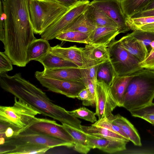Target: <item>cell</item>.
<instances>
[{"instance_id":"cell-1","label":"cell","mask_w":154,"mask_h":154,"mask_svg":"<svg viewBox=\"0 0 154 154\" xmlns=\"http://www.w3.org/2000/svg\"><path fill=\"white\" fill-rule=\"evenodd\" d=\"M4 13L5 53L13 65L23 67L28 63L27 51L36 39L31 23L30 0H1Z\"/></svg>"},{"instance_id":"cell-2","label":"cell","mask_w":154,"mask_h":154,"mask_svg":"<svg viewBox=\"0 0 154 154\" xmlns=\"http://www.w3.org/2000/svg\"><path fill=\"white\" fill-rule=\"evenodd\" d=\"M1 88L25 103L40 114L81 129V122L64 108L53 103L46 93L22 76L0 74Z\"/></svg>"},{"instance_id":"cell-3","label":"cell","mask_w":154,"mask_h":154,"mask_svg":"<svg viewBox=\"0 0 154 154\" xmlns=\"http://www.w3.org/2000/svg\"><path fill=\"white\" fill-rule=\"evenodd\" d=\"M154 99V70L143 68L129 82L123 96L122 107L130 111L151 103Z\"/></svg>"},{"instance_id":"cell-4","label":"cell","mask_w":154,"mask_h":154,"mask_svg":"<svg viewBox=\"0 0 154 154\" xmlns=\"http://www.w3.org/2000/svg\"><path fill=\"white\" fill-rule=\"evenodd\" d=\"M72 6H65L57 0H30V20L34 33L41 35Z\"/></svg>"},{"instance_id":"cell-5","label":"cell","mask_w":154,"mask_h":154,"mask_svg":"<svg viewBox=\"0 0 154 154\" xmlns=\"http://www.w3.org/2000/svg\"><path fill=\"white\" fill-rule=\"evenodd\" d=\"M14 97L12 106H0V122L8 124L16 131L28 125L40 113Z\"/></svg>"},{"instance_id":"cell-6","label":"cell","mask_w":154,"mask_h":154,"mask_svg":"<svg viewBox=\"0 0 154 154\" xmlns=\"http://www.w3.org/2000/svg\"><path fill=\"white\" fill-rule=\"evenodd\" d=\"M109 60L118 76L129 75L143 69L140 62L114 40L107 47Z\"/></svg>"},{"instance_id":"cell-7","label":"cell","mask_w":154,"mask_h":154,"mask_svg":"<svg viewBox=\"0 0 154 154\" xmlns=\"http://www.w3.org/2000/svg\"><path fill=\"white\" fill-rule=\"evenodd\" d=\"M5 138V143L0 145L1 151L2 153L16 146L26 144L43 145L51 148L61 146L72 147L74 146L72 143L33 133L22 132L14 134L11 137Z\"/></svg>"},{"instance_id":"cell-8","label":"cell","mask_w":154,"mask_h":154,"mask_svg":"<svg viewBox=\"0 0 154 154\" xmlns=\"http://www.w3.org/2000/svg\"><path fill=\"white\" fill-rule=\"evenodd\" d=\"M22 132L39 134L74 144L73 138L62 125L49 119L35 117L28 125L15 132L14 134Z\"/></svg>"},{"instance_id":"cell-9","label":"cell","mask_w":154,"mask_h":154,"mask_svg":"<svg viewBox=\"0 0 154 154\" xmlns=\"http://www.w3.org/2000/svg\"><path fill=\"white\" fill-rule=\"evenodd\" d=\"M35 76L40 84L49 91L69 98H76L79 93L85 88L82 82L54 78L44 75L42 71H36Z\"/></svg>"},{"instance_id":"cell-10","label":"cell","mask_w":154,"mask_h":154,"mask_svg":"<svg viewBox=\"0 0 154 154\" xmlns=\"http://www.w3.org/2000/svg\"><path fill=\"white\" fill-rule=\"evenodd\" d=\"M90 2L88 0H78L62 17L41 34V38L47 41L55 38L76 18L84 12Z\"/></svg>"},{"instance_id":"cell-11","label":"cell","mask_w":154,"mask_h":154,"mask_svg":"<svg viewBox=\"0 0 154 154\" xmlns=\"http://www.w3.org/2000/svg\"><path fill=\"white\" fill-rule=\"evenodd\" d=\"M95 106V113L99 119L106 117L111 120L113 118L112 112L118 104L109 86L103 81H97Z\"/></svg>"},{"instance_id":"cell-12","label":"cell","mask_w":154,"mask_h":154,"mask_svg":"<svg viewBox=\"0 0 154 154\" xmlns=\"http://www.w3.org/2000/svg\"><path fill=\"white\" fill-rule=\"evenodd\" d=\"M89 4L106 14L115 22L120 29L121 33L130 29L127 25L126 18L118 0H93Z\"/></svg>"},{"instance_id":"cell-13","label":"cell","mask_w":154,"mask_h":154,"mask_svg":"<svg viewBox=\"0 0 154 154\" xmlns=\"http://www.w3.org/2000/svg\"><path fill=\"white\" fill-rule=\"evenodd\" d=\"M107 47L93 44L86 45L83 48L82 51L84 68H88L100 65L109 60Z\"/></svg>"},{"instance_id":"cell-14","label":"cell","mask_w":154,"mask_h":154,"mask_svg":"<svg viewBox=\"0 0 154 154\" xmlns=\"http://www.w3.org/2000/svg\"><path fill=\"white\" fill-rule=\"evenodd\" d=\"M88 144L91 149L97 148L109 153H114L126 149L128 142L114 140L86 133Z\"/></svg>"},{"instance_id":"cell-15","label":"cell","mask_w":154,"mask_h":154,"mask_svg":"<svg viewBox=\"0 0 154 154\" xmlns=\"http://www.w3.org/2000/svg\"><path fill=\"white\" fill-rule=\"evenodd\" d=\"M118 41L122 47L138 59L140 63L149 55L147 49L142 42L129 34L122 37Z\"/></svg>"},{"instance_id":"cell-16","label":"cell","mask_w":154,"mask_h":154,"mask_svg":"<svg viewBox=\"0 0 154 154\" xmlns=\"http://www.w3.org/2000/svg\"><path fill=\"white\" fill-rule=\"evenodd\" d=\"M82 50L83 48L78 47L76 45L64 48L57 45L53 47H51L49 52L74 63L81 69L84 67Z\"/></svg>"},{"instance_id":"cell-17","label":"cell","mask_w":154,"mask_h":154,"mask_svg":"<svg viewBox=\"0 0 154 154\" xmlns=\"http://www.w3.org/2000/svg\"><path fill=\"white\" fill-rule=\"evenodd\" d=\"M119 27L104 26L96 27L89 36L90 44L108 46L116 37L120 33Z\"/></svg>"},{"instance_id":"cell-18","label":"cell","mask_w":154,"mask_h":154,"mask_svg":"<svg viewBox=\"0 0 154 154\" xmlns=\"http://www.w3.org/2000/svg\"><path fill=\"white\" fill-rule=\"evenodd\" d=\"M83 13L86 20L96 28L119 27L118 24L106 14L89 4Z\"/></svg>"},{"instance_id":"cell-19","label":"cell","mask_w":154,"mask_h":154,"mask_svg":"<svg viewBox=\"0 0 154 154\" xmlns=\"http://www.w3.org/2000/svg\"><path fill=\"white\" fill-rule=\"evenodd\" d=\"M46 75L62 80L82 82L80 68H65L54 69H45L42 71Z\"/></svg>"},{"instance_id":"cell-20","label":"cell","mask_w":154,"mask_h":154,"mask_svg":"<svg viewBox=\"0 0 154 154\" xmlns=\"http://www.w3.org/2000/svg\"><path fill=\"white\" fill-rule=\"evenodd\" d=\"M110 120L120 128L134 145L142 146L141 139L137 130L127 119L118 114L114 115Z\"/></svg>"},{"instance_id":"cell-21","label":"cell","mask_w":154,"mask_h":154,"mask_svg":"<svg viewBox=\"0 0 154 154\" xmlns=\"http://www.w3.org/2000/svg\"><path fill=\"white\" fill-rule=\"evenodd\" d=\"M62 125L74 139V149L82 154L88 153L91 148L88 143L86 133L66 124L62 123Z\"/></svg>"},{"instance_id":"cell-22","label":"cell","mask_w":154,"mask_h":154,"mask_svg":"<svg viewBox=\"0 0 154 154\" xmlns=\"http://www.w3.org/2000/svg\"><path fill=\"white\" fill-rule=\"evenodd\" d=\"M36 61L40 63L45 69L79 68L74 63L54 54L50 52Z\"/></svg>"},{"instance_id":"cell-23","label":"cell","mask_w":154,"mask_h":154,"mask_svg":"<svg viewBox=\"0 0 154 154\" xmlns=\"http://www.w3.org/2000/svg\"><path fill=\"white\" fill-rule=\"evenodd\" d=\"M136 72L127 76H117L109 86L118 106L122 107L124 94L129 82L134 76Z\"/></svg>"},{"instance_id":"cell-24","label":"cell","mask_w":154,"mask_h":154,"mask_svg":"<svg viewBox=\"0 0 154 154\" xmlns=\"http://www.w3.org/2000/svg\"><path fill=\"white\" fill-rule=\"evenodd\" d=\"M51 47L48 41L42 38L34 40L29 45L27 51L28 62L36 60L48 53Z\"/></svg>"},{"instance_id":"cell-25","label":"cell","mask_w":154,"mask_h":154,"mask_svg":"<svg viewBox=\"0 0 154 154\" xmlns=\"http://www.w3.org/2000/svg\"><path fill=\"white\" fill-rule=\"evenodd\" d=\"M81 130L86 133L102 137L112 140L129 142V140L122 135L106 128L91 125V126L81 125Z\"/></svg>"},{"instance_id":"cell-26","label":"cell","mask_w":154,"mask_h":154,"mask_svg":"<svg viewBox=\"0 0 154 154\" xmlns=\"http://www.w3.org/2000/svg\"><path fill=\"white\" fill-rule=\"evenodd\" d=\"M152 0H122L120 4L122 11L127 18L143 11Z\"/></svg>"},{"instance_id":"cell-27","label":"cell","mask_w":154,"mask_h":154,"mask_svg":"<svg viewBox=\"0 0 154 154\" xmlns=\"http://www.w3.org/2000/svg\"><path fill=\"white\" fill-rule=\"evenodd\" d=\"M50 148L43 145L26 144L16 146L3 154H44Z\"/></svg>"},{"instance_id":"cell-28","label":"cell","mask_w":154,"mask_h":154,"mask_svg":"<svg viewBox=\"0 0 154 154\" xmlns=\"http://www.w3.org/2000/svg\"><path fill=\"white\" fill-rule=\"evenodd\" d=\"M83 13L69 25L61 33L70 31H77L90 35L96 27L86 20Z\"/></svg>"},{"instance_id":"cell-29","label":"cell","mask_w":154,"mask_h":154,"mask_svg":"<svg viewBox=\"0 0 154 154\" xmlns=\"http://www.w3.org/2000/svg\"><path fill=\"white\" fill-rule=\"evenodd\" d=\"M117 76L110 60L100 64L97 72V80L104 82L110 86Z\"/></svg>"},{"instance_id":"cell-30","label":"cell","mask_w":154,"mask_h":154,"mask_svg":"<svg viewBox=\"0 0 154 154\" xmlns=\"http://www.w3.org/2000/svg\"><path fill=\"white\" fill-rule=\"evenodd\" d=\"M89 35L77 31H70L63 33L55 38L62 41L80 43L90 44Z\"/></svg>"},{"instance_id":"cell-31","label":"cell","mask_w":154,"mask_h":154,"mask_svg":"<svg viewBox=\"0 0 154 154\" xmlns=\"http://www.w3.org/2000/svg\"><path fill=\"white\" fill-rule=\"evenodd\" d=\"M82 82L88 90L90 97L91 106H95L96 97V85L90 77L86 68H81Z\"/></svg>"},{"instance_id":"cell-32","label":"cell","mask_w":154,"mask_h":154,"mask_svg":"<svg viewBox=\"0 0 154 154\" xmlns=\"http://www.w3.org/2000/svg\"><path fill=\"white\" fill-rule=\"evenodd\" d=\"M127 25L133 31L139 29L141 27L154 23V16L132 18H127Z\"/></svg>"},{"instance_id":"cell-33","label":"cell","mask_w":154,"mask_h":154,"mask_svg":"<svg viewBox=\"0 0 154 154\" xmlns=\"http://www.w3.org/2000/svg\"><path fill=\"white\" fill-rule=\"evenodd\" d=\"M129 34L140 41L147 49L149 53L151 49L150 44L154 40V32L137 30Z\"/></svg>"},{"instance_id":"cell-34","label":"cell","mask_w":154,"mask_h":154,"mask_svg":"<svg viewBox=\"0 0 154 154\" xmlns=\"http://www.w3.org/2000/svg\"><path fill=\"white\" fill-rule=\"evenodd\" d=\"M68 112L71 115L93 123L97 121L95 113L84 107Z\"/></svg>"},{"instance_id":"cell-35","label":"cell","mask_w":154,"mask_h":154,"mask_svg":"<svg viewBox=\"0 0 154 154\" xmlns=\"http://www.w3.org/2000/svg\"><path fill=\"white\" fill-rule=\"evenodd\" d=\"M91 125L106 128L122 135L129 140L127 136L118 126L114 124L110 120L106 117L99 119L98 120H97Z\"/></svg>"},{"instance_id":"cell-36","label":"cell","mask_w":154,"mask_h":154,"mask_svg":"<svg viewBox=\"0 0 154 154\" xmlns=\"http://www.w3.org/2000/svg\"><path fill=\"white\" fill-rule=\"evenodd\" d=\"M12 62L5 52H0V74L13 69Z\"/></svg>"},{"instance_id":"cell-37","label":"cell","mask_w":154,"mask_h":154,"mask_svg":"<svg viewBox=\"0 0 154 154\" xmlns=\"http://www.w3.org/2000/svg\"><path fill=\"white\" fill-rule=\"evenodd\" d=\"M76 98L82 101V104L85 106H91L89 93L85 88L82 90L78 94Z\"/></svg>"},{"instance_id":"cell-38","label":"cell","mask_w":154,"mask_h":154,"mask_svg":"<svg viewBox=\"0 0 154 154\" xmlns=\"http://www.w3.org/2000/svg\"><path fill=\"white\" fill-rule=\"evenodd\" d=\"M130 112L133 116L142 119L154 125V113Z\"/></svg>"},{"instance_id":"cell-39","label":"cell","mask_w":154,"mask_h":154,"mask_svg":"<svg viewBox=\"0 0 154 154\" xmlns=\"http://www.w3.org/2000/svg\"><path fill=\"white\" fill-rule=\"evenodd\" d=\"M143 68L154 70V51L143 61L140 63Z\"/></svg>"},{"instance_id":"cell-40","label":"cell","mask_w":154,"mask_h":154,"mask_svg":"<svg viewBox=\"0 0 154 154\" xmlns=\"http://www.w3.org/2000/svg\"><path fill=\"white\" fill-rule=\"evenodd\" d=\"M0 40L3 43L5 40L4 13L1 1H0Z\"/></svg>"},{"instance_id":"cell-41","label":"cell","mask_w":154,"mask_h":154,"mask_svg":"<svg viewBox=\"0 0 154 154\" xmlns=\"http://www.w3.org/2000/svg\"><path fill=\"white\" fill-rule=\"evenodd\" d=\"M99 65L94 66L91 67L86 68L87 69L90 78L93 82L96 84L97 83V72Z\"/></svg>"},{"instance_id":"cell-42","label":"cell","mask_w":154,"mask_h":154,"mask_svg":"<svg viewBox=\"0 0 154 154\" xmlns=\"http://www.w3.org/2000/svg\"><path fill=\"white\" fill-rule=\"evenodd\" d=\"M130 111L136 112H149L154 113V103H152L143 107L138 109L132 110Z\"/></svg>"},{"instance_id":"cell-43","label":"cell","mask_w":154,"mask_h":154,"mask_svg":"<svg viewBox=\"0 0 154 154\" xmlns=\"http://www.w3.org/2000/svg\"><path fill=\"white\" fill-rule=\"evenodd\" d=\"M150 16H154V9L141 11L135 14L131 18H136Z\"/></svg>"},{"instance_id":"cell-44","label":"cell","mask_w":154,"mask_h":154,"mask_svg":"<svg viewBox=\"0 0 154 154\" xmlns=\"http://www.w3.org/2000/svg\"><path fill=\"white\" fill-rule=\"evenodd\" d=\"M60 3L66 7H70L75 4L78 0H57Z\"/></svg>"},{"instance_id":"cell-45","label":"cell","mask_w":154,"mask_h":154,"mask_svg":"<svg viewBox=\"0 0 154 154\" xmlns=\"http://www.w3.org/2000/svg\"><path fill=\"white\" fill-rule=\"evenodd\" d=\"M138 30L154 32V23L144 26Z\"/></svg>"},{"instance_id":"cell-46","label":"cell","mask_w":154,"mask_h":154,"mask_svg":"<svg viewBox=\"0 0 154 154\" xmlns=\"http://www.w3.org/2000/svg\"><path fill=\"white\" fill-rule=\"evenodd\" d=\"M14 129L11 126H9L5 131L6 138H10L12 137L15 133Z\"/></svg>"},{"instance_id":"cell-47","label":"cell","mask_w":154,"mask_h":154,"mask_svg":"<svg viewBox=\"0 0 154 154\" xmlns=\"http://www.w3.org/2000/svg\"><path fill=\"white\" fill-rule=\"evenodd\" d=\"M154 9V0H152L144 9L143 11Z\"/></svg>"},{"instance_id":"cell-48","label":"cell","mask_w":154,"mask_h":154,"mask_svg":"<svg viewBox=\"0 0 154 154\" xmlns=\"http://www.w3.org/2000/svg\"><path fill=\"white\" fill-rule=\"evenodd\" d=\"M150 45L151 48V49L148 55L151 54L154 51V40L153 41L151 42Z\"/></svg>"},{"instance_id":"cell-49","label":"cell","mask_w":154,"mask_h":154,"mask_svg":"<svg viewBox=\"0 0 154 154\" xmlns=\"http://www.w3.org/2000/svg\"><path fill=\"white\" fill-rule=\"evenodd\" d=\"M5 141V138L4 137H0V145H2L4 144Z\"/></svg>"},{"instance_id":"cell-50","label":"cell","mask_w":154,"mask_h":154,"mask_svg":"<svg viewBox=\"0 0 154 154\" xmlns=\"http://www.w3.org/2000/svg\"><path fill=\"white\" fill-rule=\"evenodd\" d=\"M119 0V1H121V0Z\"/></svg>"}]
</instances>
